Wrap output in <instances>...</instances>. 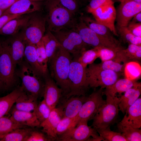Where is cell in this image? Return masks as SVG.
<instances>
[{
  "label": "cell",
  "mask_w": 141,
  "mask_h": 141,
  "mask_svg": "<svg viewBox=\"0 0 141 141\" xmlns=\"http://www.w3.org/2000/svg\"><path fill=\"white\" fill-rule=\"evenodd\" d=\"M72 60L71 54L60 45L48 62L50 76L62 91L61 100L65 99L70 92L68 75Z\"/></svg>",
  "instance_id": "cell-1"
},
{
  "label": "cell",
  "mask_w": 141,
  "mask_h": 141,
  "mask_svg": "<svg viewBox=\"0 0 141 141\" xmlns=\"http://www.w3.org/2000/svg\"><path fill=\"white\" fill-rule=\"evenodd\" d=\"M44 5L48 30L53 32L74 28L78 21L75 14L63 7L59 0H46Z\"/></svg>",
  "instance_id": "cell-2"
},
{
  "label": "cell",
  "mask_w": 141,
  "mask_h": 141,
  "mask_svg": "<svg viewBox=\"0 0 141 141\" xmlns=\"http://www.w3.org/2000/svg\"><path fill=\"white\" fill-rule=\"evenodd\" d=\"M16 70L17 77L22 81L21 87L27 94L38 99L43 96L45 86L44 76L37 73L25 60Z\"/></svg>",
  "instance_id": "cell-3"
},
{
  "label": "cell",
  "mask_w": 141,
  "mask_h": 141,
  "mask_svg": "<svg viewBox=\"0 0 141 141\" xmlns=\"http://www.w3.org/2000/svg\"><path fill=\"white\" fill-rule=\"evenodd\" d=\"M105 103L94 116L91 125L95 129H105L110 125L117 118L119 110V98L106 94Z\"/></svg>",
  "instance_id": "cell-4"
},
{
  "label": "cell",
  "mask_w": 141,
  "mask_h": 141,
  "mask_svg": "<svg viewBox=\"0 0 141 141\" xmlns=\"http://www.w3.org/2000/svg\"><path fill=\"white\" fill-rule=\"evenodd\" d=\"M85 68L76 59L72 60L68 75L70 92L64 100L72 96L85 95L89 87L87 80Z\"/></svg>",
  "instance_id": "cell-5"
},
{
  "label": "cell",
  "mask_w": 141,
  "mask_h": 141,
  "mask_svg": "<svg viewBox=\"0 0 141 141\" xmlns=\"http://www.w3.org/2000/svg\"><path fill=\"white\" fill-rule=\"evenodd\" d=\"M61 45L74 58H77L86 50L88 45L82 40L78 32L73 28H64L52 32Z\"/></svg>",
  "instance_id": "cell-6"
},
{
  "label": "cell",
  "mask_w": 141,
  "mask_h": 141,
  "mask_svg": "<svg viewBox=\"0 0 141 141\" xmlns=\"http://www.w3.org/2000/svg\"><path fill=\"white\" fill-rule=\"evenodd\" d=\"M38 11L29 15L27 22L20 32L27 42L35 45L41 40L46 31L45 16Z\"/></svg>",
  "instance_id": "cell-7"
},
{
  "label": "cell",
  "mask_w": 141,
  "mask_h": 141,
  "mask_svg": "<svg viewBox=\"0 0 141 141\" xmlns=\"http://www.w3.org/2000/svg\"><path fill=\"white\" fill-rule=\"evenodd\" d=\"M5 41L0 43V77L5 90L16 86L19 78Z\"/></svg>",
  "instance_id": "cell-8"
},
{
  "label": "cell",
  "mask_w": 141,
  "mask_h": 141,
  "mask_svg": "<svg viewBox=\"0 0 141 141\" xmlns=\"http://www.w3.org/2000/svg\"><path fill=\"white\" fill-rule=\"evenodd\" d=\"M73 29L78 32L85 43L93 48L106 47L116 48L122 47L120 43L114 42L96 33L80 18Z\"/></svg>",
  "instance_id": "cell-9"
},
{
  "label": "cell",
  "mask_w": 141,
  "mask_h": 141,
  "mask_svg": "<svg viewBox=\"0 0 141 141\" xmlns=\"http://www.w3.org/2000/svg\"><path fill=\"white\" fill-rule=\"evenodd\" d=\"M88 121L79 122L72 127L58 136L56 140L60 141H101L104 139L91 126L88 125Z\"/></svg>",
  "instance_id": "cell-10"
},
{
  "label": "cell",
  "mask_w": 141,
  "mask_h": 141,
  "mask_svg": "<svg viewBox=\"0 0 141 141\" xmlns=\"http://www.w3.org/2000/svg\"><path fill=\"white\" fill-rule=\"evenodd\" d=\"M85 70L87 82L91 87H100L104 89L112 85L119 79V73L98 69L91 64Z\"/></svg>",
  "instance_id": "cell-11"
},
{
  "label": "cell",
  "mask_w": 141,
  "mask_h": 141,
  "mask_svg": "<svg viewBox=\"0 0 141 141\" xmlns=\"http://www.w3.org/2000/svg\"><path fill=\"white\" fill-rule=\"evenodd\" d=\"M103 89L100 87L87 97L76 117V125L79 121H88L92 119L99 109L105 103V100L103 97Z\"/></svg>",
  "instance_id": "cell-12"
},
{
  "label": "cell",
  "mask_w": 141,
  "mask_h": 141,
  "mask_svg": "<svg viewBox=\"0 0 141 141\" xmlns=\"http://www.w3.org/2000/svg\"><path fill=\"white\" fill-rule=\"evenodd\" d=\"M120 4L116 10V28L127 26L133 16L141 11V3L133 0H115Z\"/></svg>",
  "instance_id": "cell-13"
},
{
  "label": "cell",
  "mask_w": 141,
  "mask_h": 141,
  "mask_svg": "<svg viewBox=\"0 0 141 141\" xmlns=\"http://www.w3.org/2000/svg\"><path fill=\"white\" fill-rule=\"evenodd\" d=\"M91 13L97 21L108 27L113 34L118 36L115 25L116 13L114 4L99 7Z\"/></svg>",
  "instance_id": "cell-14"
},
{
  "label": "cell",
  "mask_w": 141,
  "mask_h": 141,
  "mask_svg": "<svg viewBox=\"0 0 141 141\" xmlns=\"http://www.w3.org/2000/svg\"><path fill=\"white\" fill-rule=\"evenodd\" d=\"M5 42L16 67L23 60L26 41L19 32L15 35L11 36Z\"/></svg>",
  "instance_id": "cell-15"
},
{
  "label": "cell",
  "mask_w": 141,
  "mask_h": 141,
  "mask_svg": "<svg viewBox=\"0 0 141 141\" xmlns=\"http://www.w3.org/2000/svg\"><path fill=\"white\" fill-rule=\"evenodd\" d=\"M44 99L51 110L56 107L62 96V91L49 73L44 77Z\"/></svg>",
  "instance_id": "cell-16"
},
{
  "label": "cell",
  "mask_w": 141,
  "mask_h": 141,
  "mask_svg": "<svg viewBox=\"0 0 141 141\" xmlns=\"http://www.w3.org/2000/svg\"><path fill=\"white\" fill-rule=\"evenodd\" d=\"M87 97L85 95L73 96L60 101L61 104L58 107L61 112L63 118H76Z\"/></svg>",
  "instance_id": "cell-17"
},
{
  "label": "cell",
  "mask_w": 141,
  "mask_h": 141,
  "mask_svg": "<svg viewBox=\"0 0 141 141\" xmlns=\"http://www.w3.org/2000/svg\"><path fill=\"white\" fill-rule=\"evenodd\" d=\"M38 1L18 0L6 10L3 14L22 15L39 11L41 5Z\"/></svg>",
  "instance_id": "cell-18"
},
{
  "label": "cell",
  "mask_w": 141,
  "mask_h": 141,
  "mask_svg": "<svg viewBox=\"0 0 141 141\" xmlns=\"http://www.w3.org/2000/svg\"><path fill=\"white\" fill-rule=\"evenodd\" d=\"M62 118L60 110L58 108L56 107L51 110L48 118L40 125L39 126L42 128L43 131L51 141L56 140L57 138L56 128Z\"/></svg>",
  "instance_id": "cell-19"
},
{
  "label": "cell",
  "mask_w": 141,
  "mask_h": 141,
  "mask_svg": "<svg viewBox=\"0 0 141 141\" xmlns=\"http://www.w3.org/2000/svg\"><path fill=\"white\" fill-rule=\"evenodd\" d=\"M12 109L10 117L15 122L32 128L39 126L40 123L33 111L19 110L13 107Z\"/></svg>",
  "instance_id": "cell-20"
},
{
  "label": "cell",
  "mask_w": 141,
  "mask_h": 141,
  "mask_svg": "<svg viewBox=\"0 0 141 141\" xmlns=\"http://www.w3.org/2000/svg\"><path fill=\"white\" fill-rule=\"evenodd\" d=\"M141 93V84L128 89L119 98L118 107L119 110L125 114L128 108L139 98Z\"/></svg>",
  "instance_id": "cell-21"
},
{
  "label": "cell",
  "mask_w": 141,
  "mask_h": 141,
  "mask_svg": "<svg viewBox=\"0 0 141 141\" xmlns=\"http://www.w3.org/2000/svg\"><path fill=\"white\" fill-rule=\"evenodd\" d=\"M29 15H21L9 21L0 30V35L12 36L19 33L27 22Z\"/></svg>",
  "instance_id": "cell-22"
},
{
  "label": "cell",
  "mask_w": 141,
  "mask_h": 141,
  "mask_svg": "<svg viewBox=\"0 0 141 141\" xmlns=\"http://www.w3.org/2000/svg\"><path fill=\"white\" fill-rule=\"evenodd\" d=\"M24 92L21 86H18L9 94L0 97V118L8 113L17 98Z\"/></svg>",
  "instance_id": "cell-23"
},
{
  "label": "cell",
  "mask_w": 141,
  "mask_h": 141,
  "mask_svg": "<svg viewBox=\"0 0 141 141\" xmlns=\"http://www.w3.org/2000/svg\"><path fill=\"white\" fill-rule=\"evenodd\" d=\"M117 126L119 132L127 141H141V130L132 127L127 121L126 114Z\"/></svg>",
  "instance_id": "cell-24"
},
{
  "label": "cell",
  "mask_w": 141,
  "mask_h": 141,
  "mask_svg": "<svg viewBox=\"0 0 141 141\" xmlns=\"http://www.w3.org/2000/svg\"><path fill=\"white\" fill-rule=\"evenodd\" d=\"M80 18L91 29L97 33L118 43H120L114 37L113 34L107 27L98 23L95 20L86 16H82Z\"/></svg>",
  "instance_id": "cell-25"
},
{
  "label": "cell",
  "mask_w": 141,
  "mask_h": 141,
  "mask_svg": "<svg viewBox=\"0 0 141 141\" xmlns=\"http://www.w3.org/2000/svg\"><path fill=\"white\" fill-rule=\"evenodd\" d=\"M38 99L35 97L27 94L25 92L17 98L15 105L12 107L19 110L33 111L38 105Z\"/></svg>",
  "instance_id": "cell-26"
},
{
  "label": "cell",
  "mask_w": 141,
  "mask_h": 141,
  "mask_svg": "<svg viewBox=\"0 0 141 141\" xmlns=\"http://www.w3.org/2000/svg\"><path fill=\"white\" fill-rule=\"evenodd\" d=\"M139 82L125 78L118 79L112 85L107 86L103 91V95L108 94L116 96L117 93L125 92L128 89L137 85Z\"/></svg>",
  "instance_id": "cell-27"
},
{
  "label": "cell",
  "mask_w": 141,
  "mask_h": 141,
  "mask_svg": "<svg viewBox=\"0 0 141 141\" xmlns=\"http://www.w3.org/2000/svg\"><path fill=\"white\" fill-rule=\"evenodd\" d=\"M128 122L133 127H141V98H138L125 113Z\"/></svg>",
  "instance_id": "cell-28"
},
{
  "label": "cell",
  "mask_w": 141,
  "mask_h": 141,
  "mask_svg": "<svg viewBox=\"0 0 141 141\" xmlns=\"http://www.w3.org/2000/svg\"><path fill=\"white\" fill-rule=\"evenodd\" d=\"M24 58L25 60L37 73L45 76V75L38 62L36 45L29 43L26 41Z\"/></svg>",
  "instance_id": "cell-29"
},
{
  "label": "cell",
  "mask_w": 141,
  "mask_h": 141,
  "mask_svg": "<svg viewBox=\"0 0 141 141\" xmlns=\"http://www.w3.org/2000/svg\"><path fill=\"white\" fill-rule=\"evenodd\" d=\"M42 40L48 62L54 55L58 48L61 45L52 32L48 30Z\"/></svg>",
  "instance_id": "cell-30"
},
{
  "label": "cell",
  "mask_w": 141,
  "mask_h": 141,
  "mask_svg": "<svg viewBox=\"0 0 141 141\" xmlns=\"http://www.w3.org/2000/svg\"><path fill=\"white\" fill-rule=\"evenodd\" d=\"M32 130L25 127L16 129L8 133L0 135V141H24Z\"/></svg>",
  "instance_id": "cell-31"
},
{
  "label": "cell",
  "mask_w": 141,
  "mask_h": 141,
  "mask_svg": "<svg viewBox=\"0 0 141 141\" xmlns=\"http://www.w3.org/2000/svg\"><path fill=\"white\" fill-rule=\"evenodd\" d=\"M36 52L38 63L44 75L49 73L48 59L42 39L36 44Z\"/></svg>",
  "instance_id": "cell-32"
},
{
  "label": "cell",
  "mask_w": 141,
  "mask_h": 141,
  "mask_svg": "<svg viewBox=\"0 0 141 141\" xmlns=\"http://www.w3.org/2000/svg\"><path fill=\"white\" fill-rule=\"evenodd\" d=\"M124 72L125 78L135 81L140 76L141 66L136 61H130L126 64Z\"/></svg>",
  "instance_id": "cell-33"
},
{
  "label": "cell",
  "mask_w": 141,
  "mask_h": 141,
  "mask_svg": "<svg viewBox=\"0 0 141 141\" xmlns=\"http://www.w3.org/2000/svg\"><path fill=\"white\" fill-rule=\"evenodd\" d=\"M117 33L121 39L128 44H131L141 45V37L136 36L133 34L128 29L127 26L116 28Z\"/></svg>",
  "instance_id": "cell-34"
},
{
  "label": "cell",
  "mask_w": 141,
  "mask_h": 141,
  "mask_svg": "<svg viewBox=\"0 0 141 141\" xmlns=\"http://www.w3.org/2000/svg\"><path fill=\"white\" fill-rule=\"evenodd\" d=\"M94 67L103 70L113 71L117 73L124 72L126 64L121 63L113 60H110L101 62L100 63L91 64Z\"/></svg>",
  "instance_id": "cell-35"
},
{
  "label": "cell",
  "mask_w": 141,
  "mask_h": 141,
  "mask_svg": "<svg viewBox=\"0 0 141 141\" xmlns=\"http://www.w3.org/2000/svg\"><path fill=\"white\" fill-rule=\"evenodd\" d=\"M96 130L104 141H127L120 132L111 131L110 126L105 129H97Z\"/></svg>",
  "instance_id": "cell-36"
},
{
  "label": "cell",
  "mask_w": 141,
  "mask_h": 141,
  "mask_svg": "<svg viewBox=\"0 0 141 141\" xmlns=\"http://www.w3.org/2000/svg\"><path fill=\"white\" fill-rule=\"evenodd\" d=\"M98 57V54L97 49L95 48L84 51L76 59L83 67L86 68L88 65L93 63L95 61Z\"/></svg>",
  "instance_id": "cell-37"
},
{
  "label": "cell",
  "mask_w": 141,
  "mask_h": 141,
  "mask_svg": "<svg viewBox=\"0 0 141 141\" xmlns=\"http://www.w3.org/2000/svg\"><path fill=\"white\" fill-rule=\"evenodd\" d=\"M26 126L15 122L10 117L4 116L0 118V135L8 133L17 128Z\"/></svg>",
  "instance_id": "cell-38"
},
{
  "label": "cell",
  "mask_w": 141,
  "mask_h": 141,
  "mask_svg": "<svg viewBox=\"0 0 141 141\" xmlns=\"http://www.w3.org/2000/svg\"><path fill=\"white\" fill-rule=\"evenodd\" d=\"M123 51L128 62L131 60H140L141 59V45L128 44L127 48Z\"/></svg>",
  "instance_id": "cell-39"
},
{
  "label": "cell",
  "mask_w": 141,
  "mask_h": 141,
  "mask_svg": "<svg viewBox=\"0 0 141 141\" xmlns=\"http://www.w3.org/2000/svg\"><path fill=\"white\" fill-rule=\"evenodd\" d=\"M51 110L43 99L38 103L36 108L33 112L40 124L48 118Z\"/></svg>",
  "instance_id": "cell-40"
},
{
  "label": "cell",
  "mask_w": 141,
  "mask_h": 141,
  "mask_svg": "<svg viewBox=\"0 0 141 141\" xmlns=\"http://www.w3.org/2000/svg\"><path fill=\"white\" fill-rule=\"evenodd\" d=\"M97 49L98 57L101 62L113 60L117 56L118 52L120 49L124 48H111L106 47H96Z\"/></svg>",
  "instance_id": "cell-41"
},
{
  "label": "cell",
  "mask_w": 141,
  "mask_h": 141,
  "mask_svg": "<svg viewBox=\"0 0 141 141\" xmlns=\"http://www.w3.org/2000/svg\"><path fill=\"white\" fill-rule=\"evenodd\" d=\"M75 119L76 118H70L64 117L62 118L56 128V134L57 137L70 128L75 127L76 125Z\"/></svg>",
  "instance_id": "cell-42"
},
{
  "label": "cell",
  "mask_w": 141,
  "mask_h": 141,
  "mask_svg": "<svg viewBox=\"0 0 141 141\" xmlns=\"http://www.w3.org/2000/svg\"><path fill=\"white\" fill-rule=\"evenodd\" d=\"M51 140L43 133L32 130L26 137L24 141H48Z\"/></svg>",
  "instance_id": "cell-43"
},
{
  "label": "cell",
  "mask_w": 141,
  "mask_h": 141,
  "mask_svg": "<svg viewBox=\"0 0 141 141\" xmlns=\"http://www.w3.org/2000/svg\"><path fill=\"white\" fill-rule=\"evenodd\" d=\"M114 3L113 0H91L87 6V11L91 13L99 7L114 4Z\"/></svg>",
  "instance_id": "cell-44"
},
{
  "label": "cell",
  "mask_w": 141,
  "mask_h": 141,
  "mask_svg": "<svg viewBox=\"0 0 141 141\" xmlns=\"http://www.w3.org/2000/svg\"><path fill=\"white\" fill-rule=\"evenodd\" d=\"M61 4L71 13L75 14L78 10L77 0H59Z\"/></svg>",
  "instance_id": "cell-45"
},
{
  "label": "cell",
  "mask_w": 141,
  "mask_h": 141,
  "mask_svg": "<svg viewBox=\"0 0 141 141\" xmlns=\"http://www.w3.org/2000/svg\"><path fill=\"white\" fill-rule=\"evenodd\" d=\"M127 27L134 35L141 37V22H137L130 21Z\"/></svg>",
  "instance_id": "cell-46"
},
{
  "label": "cell",
  "mask_w": 141,
  "mask_h": 141,
  "mask_svg": "<svg viewBox=\"0 0 141 141\" xmlns=\"http://www.w3.org/2000/svg\"><path fill=\"white\" fill-rule=\"evenodd\" d=\"M20 15H21L8 14H3L0 17V30L9 21Z\"/></svg>",
  "instance_id": "cell-47"
},
{
  "label": "cell",
  "mask_w": 141,
  "mask_h": 141,
  "mask_svg": "<svg viewBox=\"0 0 141 141\" xmlns=\"http://www.w3.org/2000/svg\"><path fill=\"white\" fill-rule=\"evenodd\" d=\"M18 0H0V9L5 10Z\"/></svg>",
  "instance_id": "cell-48"
},
{
  "label": "cell",
  "mask_w": 141,
  "mask_h": 141,
  "mask_svg": "<svg viewBox=\"0 0 141 141\" xmlns=\"http://www.w3.org/2000/svg\"><path fill=\"white\" fill-rule=\"evenodd\" d=\"M131 21L137 22H141V11L135 14Z\"/></svg>",
  "instance_id": "cell-49"
},
{
  "label": "cell",
  "mask_w": 141,
  "mask_h": 141,
  "mask_svg": "<svg viewBox=\"0 0 141 141\" xmlns=\"http://www.w3.org/2000/svg\"><path fill=\"white\" fill-rule=\"evenodd\" d=\"M5 91L4 88L0 77V92Z\"/></svg>",
  "instance_id": "cell-50"
},
{
  "label": "cell",
  "mask_w": 141,
  "mask_h": 141,
  "mask_svg": "<svg viewBox=\"0 0 141 141\" xmlns=\"http://www.w3.org/2000/svg\"><path fill=\"white\" fill-rule=\"evenodd\" d=\"M5 10L0 9V17L3 14Z\"/></svg>",
  "instance_id": "cell-51"
},
{
  "label": "cell",
  "mask_w": 141,
  "mask_h": 141,
  "mask_svg": "<svg viewBox=\"0 0 141 141\" xmlns=\"http://www.w3.org/2000/svg\"><path fill=\"white\" fill-rule=\"evenodd\" d=\"M137 2L141 3V0H133Z\"/></svg>",
  "instance_id": "cell-52"
},
{
  "label": "cell",
  "mask_w": 141,
  "mask_h": 141,
  "mask_svg": "<svg viewBox=\"0 0 141 141\" xmlns=\"http://www.w3.org/2000/svg\"><path fill=\"white\" fill-rule=\"evenodd\" d=\"M36 0L39 1V0Z\"/></svg>",
  "instance_id": "cell-53"
}]
</instances>
